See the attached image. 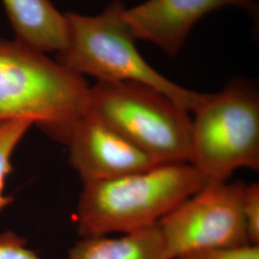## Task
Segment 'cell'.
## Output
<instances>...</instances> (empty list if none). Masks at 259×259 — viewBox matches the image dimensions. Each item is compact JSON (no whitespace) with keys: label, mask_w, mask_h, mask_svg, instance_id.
<instances>
[{"label":"cell","mask_w":259,"mask_h":259,"mask_svg":"<svg viewBox=\"0 0 259 259\" xmlns=\"http://www.w3.org/2000/svg\"><path fill=\"white\" fill-rule=\"evenodd\" d=\"M207 184L189 162L161 163L116 179L84 183L73 220L82 237L146 230Z\"/></svg>","instance_id":"6da1fadb"},{"label":"cell","mask_w":259,"mask_h":259,"mask_svg":"<svg viewBox=\"0 0 259 259\" xmlns=\"http://www.w3.org/2000/svg\"><path fill=\"white\" fill-rule=\"evenodd\" d=\"M90 85L46 53L0 39V124L30 118L61 143L84 114Z\"/></svg>","instance_id":"7a4b0ae2"},{"label":"cell","mask_w":259,"mask_h":259,"mask_svg":"<svg viewBox=\"0 0 259 259\" xmlns=\"http://www.w3.org/2000/svg\"><path fill=\"white\" fill-rule=\"evenodd\" d=\"M125 8L122 1L115 0L97 16L65 14L66 44L56 61L97 82L145 84L193 112L206 93L181 87L149 65L137 49L136 38L123 19Z\"/></svg>","instance_id":"3957f363"},{"label":"cell","mask_w":259,"mask_h":259,"mask_svg":"<svg viewBox=\"0 0 259 259\" xmlns=\"http://www.w3.org/2000/svg\"><path fill=\"white\" fill-rule=\"evenodd\" d=\"M164 94L132 82L90 87L84 115L101 122L158 163L189 162L192 119Z\"/></svg>","instance_id":"277c9868"},{"label":"cell","mask_w":259,"mask_h":259,"mask_svg":"<svg viewBox=\"0 0 259 259\" xmlns=\"http://www.w3.org/2000/svg\"><path fill=\"white\" fill-rule=\"evenodd\" d=\"M190 161L209 183H225L241 168L259 169V100L247 84L206 93L193 111Z\"/></svg>","instance_id":"5b68a950"},{"label":"cell","mask_w":259,"mask_h":259,"mask_svg":"<svg viewBox=\"0 0 259 259\" xmlns=\"http://www.w3.org/2000/svg\"><path fill=\"white\" fill-rule=\"evenodd\" d=\"M244 185L209 183L158 223L169 258L250 245L242 212Z\"/></svg>","instance_id":"8992f818"},{"label":"cell","mask_w":259,"mask_h":259,"mask_svg":"<svg viewBox=\"0 0 259 259\" xmlns=\"http://www.w3.org/2000/svg\"><path fill=\"white\" fill-rule=\"evenodd\" d=\"M63 144L83 184L112 180L161 164L113 130L84 114L71 126Z\"/></svg>","instance_id":"52a82bcc"},{"label":"cell","mask_w":259,"mask_h":259,"mask_svg":"<svg viewBox=\"0 0 259 259\" xmlns=\"http://www.w3.org/2000/svg\"><path fill=\"white\" fill-rule=\"evenodd\" d=\"M236 6L250 10L253 0H147L123 12V19L135 38L155 44L175 56L191 28L214 10Z\"/></svg>","instance_id":"ba28073f"},{"label":"cell","mask_w":259,"mask_h":259,"mask_svg":"<svg viewBox=\"0 0 259 259\" xmlns=\"http://www.w3.org/2000/svg\"><path fill=\"white\" fill-rule=\"evenodd\" d=\"M16 39L47 53L61 52L66 44V23L50 0H3Z\"/></svg>","instance_id":"9c48e42d"},{"label":"cell","mask_w":259,"mask_h":259,"mask_svg":"<svg viewBox=\"0 0 259 259\" xmlns=\"http://www.w3.org/2000/svg\"><path fill=\"white\" fill-rule=\"evenodd\" d=\"M66 259H170L158 225L118 238L83 237Z\"/></svg>","instance_id":"30bf717a"},{"label":"cell","mask_w":259,"mask_h":259,"mask_svg":"<svg viewBox=\"0 0 259 259\" xmlns=\"http://www.w3.org/2000/svg\"><path fill=\"white\" fill-rule=\"evenodd\" d=\"M35 121L19 118L0 124V212L14 202V199L4 194L6 180L13 171L12 157L21 140Z\"/></svg>","instance_id":"8fae6325"},{"label":"cell","mask_w":259,"mask_h":259,"mask_svg":"<svg viewBox=\"0 0 259 259\" xmlns=\"http://www.w3.org/2000/svg\"><path fill=\"white\" fill-rule=\"evenodd\" d=\"M242 212L250 245L259 243V185L257 183L244 185Z\"/></svg>","instance_id":"7c38bea8"},{"label":"cell","mask_w":259,"mask_h":259,"mask_svg":"<svg viewBox=\"0 0 259 259\" xmlns=\"http://www.w3.org/2000/svg\"><path fill=\"white\" fill-rule=\"evenodd\" d=\"M177 259H259L258 246L245 245L236 248L193 250Z\"/></svg>","instance_id":"4fadbf2b"},{"label":"cell","mask_w":259,"mask_h":259,"mask_svg":"<svg viewBox=\"0 0 259 259\" xmlns=\"http://www.w3.org/2000/svg\"><path fill=\"white\" fill-rule=\"evenodd\" d=\"M0 259H41L27 247L26 240L16 232L0 233Z\"/></svg>","instance_id":"5bb4252c"}]
</instances>
